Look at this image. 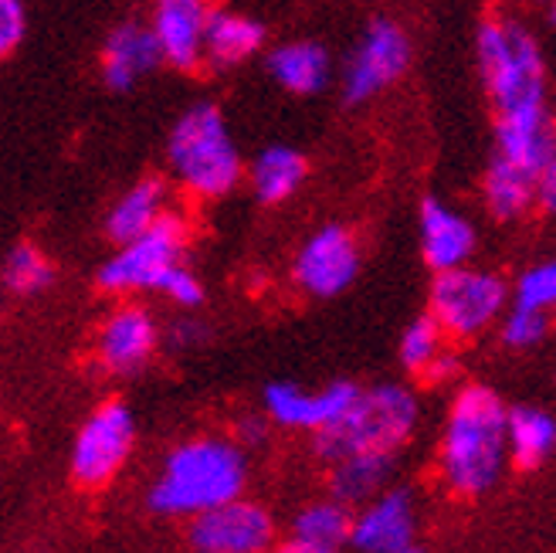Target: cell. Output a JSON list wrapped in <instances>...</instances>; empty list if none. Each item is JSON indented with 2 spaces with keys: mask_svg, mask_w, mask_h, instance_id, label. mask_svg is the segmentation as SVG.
I'll list each match as a JSON object with an SVG mask.
<instances>
[{
  "mask_svg": "<svg viewBox=\"0 0 556 553\" xmlns=\"http://www.w3.org/2000/svg\"><path fill=\"white\" fill-rule=\"evenodd\" d=\"M509 411L489 387H465L455 398L438 449V473L448 492L479 500L506 473Z\"/></svg>",
  "mask_w": 556,
  "mask_h": 553,
  "instance_id": "6da1fadb",
  "label": "cell"
},
{
  "mask_svg": "<svg viewBox=\"0 0 556 553\" xmlns=\"http://www.w3.org/2000/svg\"><path fill=\"white\" fill-rule=\"evenodd\" d=\"M244 479V455L231 441L193 438L166 455L147 503L160 516H198L238 500Z\"/></svg>",
  "mask_w": 556,
  "mask_h": 553,
  "instance_id": "7a4b0ae2",
  "label": "cell"
},
{
  "mask_svg": "<svg viewBox=\"0 0 556 553\" xmlns=\"http://www.w3.org/2000/svg\"><path fill=\"white\" fill-rule=\"evenodd\" d=\"M476 48L495 120L546 109V65L526 27L509 17H489L479 27Z\"/></svg>",
  "mask_w": 556,
  "mask_h": 553,
  "instance_id": "3957f363",
  "label": "cell"
},
{
  "mask_svg": "<svg viewBox=\"0 0 556 553\" xmlns=\"http://www.w3.org/2000/svg\"><path fill=\"white\" fill-rule=\"evenodd\" d=\"M417 428V401L410 391L380 384L359 391L356 401L329 428L316 431V455L332 465L350 455H397V449Z\"/></svg>",
  "mask_w": 556,
  "mask_h": 553,
  "instance_id": "277c9868",
  "label": "cell"
},
{
  "mask_svg": "<svg viewBox=\"0 0 556 553\" xmlns=\"http://www.w3.org/2000/svg\"><path fill=\"white\" fill-rule=\"evenodd\" d=\"M166 160H170L174 177L198 198H220L241 180V156L225 116L211 102L187 109L177 120L170 143H166Z\"/></svg>",
  "mask_w": 556,
  "mask_h": 553,
  "instance_id": "5b68a950",
  "label": "cell"
},
{
  "mask_svg": "<svg viewBox=\"0 0 556 553\" xmlns=\"http://www.w3.org/2000/svg\"><path fill=\"white\" fill-rule=\"evenodd\" d=\"M506 306V282L479 268L438 272L431 286V316L455 340H471L489 329Z\"/></svg>",
  "mask_w": 556,
  "mask_h": 553,
  "instance_id": "8992f818",
  "label": "cell"
},
{
  "mask_svg": "<svg viewBox=\"0 0 556 553\" xmlns=\"http://www.w3.org/2000/svg\"><path fill=\"white\" fill-rule=\"evenodd\" d=\"M184 241H187L184 221L174 214H163L150 231L126 241L119 252L102 265L99 289H105V292L160 289L163 275L174 265H180Z\"/></svg>",
  "mask_w": 556,
  "mask_h": 553,
  "instance_id": "52a82bcc",
  "label": "cell"
},
{
  "mask_svg": "<svg viewBox=\"0 0 556 553\" xmlns=\"http://www.w3.org/2000/svg\"><path fill=\"white\" fill-rule=\"evenodd\" d=\"M132 414L123 401H109L81 425L72 449V479L86 489H99L113 479L132 449Z\"/></svg>",
  "mask_w": 556,
  "mask_h": 553,
  "instance_id": "ba28073f",
  "label": "cell"
},
{
  "mask_svg": "<svg viewBox=\"0 0 556 553\" xmlns=\"http://www.w3.org/2000/svg\"><path fill=\"white\" fill-rule=\"evenodd\" d=\"M407 62H410L407 35L394 21H374L346 65V78H343L346 102L359 105L383 92L387 86H394L404 75Z\"/></svg>",
  "mask_w": 556,
  "mask_h": 553,
  "instance_id": "9c48e42d",
  "label": "cell"
},
{
  "mask_svg": "<svg viewBox=\"0 0 556 553\" xmlns=\"http://www.w3.org/2000/svg\"><path fill=\"white\" fill-rule=\"evenodd\" d=\"M271 516L241 500L190 516L187 527V543L198 553H262L271 546Z\"/></svg>",
  "mask_w": 556,
  "mask_h": 553,
  "instance_id": "30bf717a",
  "label": "cell"
},
{
  "mask_svg": "<svg viewBox=\"0 0 556 553\" xmlns=\"http://www.w3.org/2000/svg\"><path fill=\"white\" fill-rule=\"evenodd\" d=\"M356 268H359V252L353 235L346 228L329 225L302 244V252L295 259V282L309 296L326 299L343 292L356 279Z\"/></svg>",
  "mask_w": 556,
  "mask_h": 553,
  "instance_id": "8fae6325",
  "label": "cell"
},
{
  "mask_svg": "<svg viewBox=\"0 0 556 553\" xmlns=\"http://www.w3.org/2000/svg\"><path fill=\"white\" fill-rule=\"evenodd\" d=\"M350 543L359 553H414L417 550V513L407 489L380 492L353 516Z\"/></svg>",
  "mask_w": 556,
  "mask_h": 553,
  "instance_id": "7c38bea8",
  "label": "cell"
},
{
  "mask_svg": "<svg viewBox=\"0 0 556 553\" xmlns=\"http://www.w3.org/2000/svg\"><path fill=\"white\" fill-rule=\"evenodd\" d=\"M359 387L350 380L329 384L319 394H305L295 384H268L265 387V411L275 425L282 428H302V431H323L337 418H343V411L356 401Z\"/></svg>",
  "mask_w": 556,
  "mask_h": 553,
  "instance_id": "4fadbf2b",
  "label": "cell"
},
{
  "mask_svg": "<svg viewBox=\"0 0 556 553\" xmlns=\"http://www.w3.org/2000/svg\"><path fill=\"white\" fill-rule=\"evenodd\" d=\"M211 4L207 0H156L153 4V32L163 48V62L180 72H193L204 62Z\"/></svg>",
  "mask_w": 556,
  "mask_h": 553,
  "instance_id": "5bb4252c",
  "label": "cell"
},
{
  "mask_svg": "<svg viewBox=\"0 0 556 553\" xmlns=\"http://www.w3.org/2000/svg\"><path fill=\"white\" fill-rule=\"evenodd\" d=\"M156 347L153 316L139 306H123L102 323L99 361L109 374H132L143 367Z\"/></svg>",
  "mask_w": 556,
  "mask_h": 553,
  "instance_id": "9a60e30c",
  "label": "cell"
},
{
  "mask_svg": "<svg viewBox=\"0 0 556 553\" xmlns=\"http://www.w3.org/2000/svg\"><path fill=\"white\" fill-rule=\"evenodd\" d=\"M495 156H506L530 174H543L556 156V123L546 109L495 120Z\"/></svg>",
  "mask_w": 556,
  "mask_h": 553,
  "instance_id": "2e32d148",
  "label": "cell"
},
{
  "mask_svg": "<svg viewBox=\"0 0 556 553\" xmlns=\"http://www.w3.org/2000/svg\"><path fill=\"white\" fill-rule=\"evenodd\" d=\"M156 62H163V48L156 41L153 27L123 24L105 41V51H102V78H105L109 89L126 92V89L136 86V78H143L147 72H153Z\"/></svg>",
  "mask_w": 556,
  "mask_h": 553,
  "instance_id": "e0dca14e",
  "label": "cell"
},
{
  "mask_svg": "<svg viewBox=\"0 0 556 553\" xmlns=\"http://www.w3.org/2000/svg\"><path fill=\"white\" fill-rule=\"evenodd\" d=\"M421 248L434 272L458 268L476 252V228L448 204L428 198L421 204Z\"/></svg>",
  "mask_w": 556,
  "mask_h": 553,
  "instance_id": "ac0fdd59",
  "label": "cell"
},
{
  "mask_svg": "<svg viewBox=\"0 0 556 553\" xmlns=\"http://www.w3.org/2000/svg\"><path fill=\"white\" fill-rule=\"evenodd\" d=\"M353 537V516L343 500H323L305 506L292 519V537L286 550L295 553H337Z\"/></svg>",
  "mask_w": 556,
  "mask_h": 553,
  "instance_id": "d6986e66",
  "label": "cell"
},
{
  "mask_svg": "<svg viewBox=\"0 0 556 553\" xmlns=\"http://www.w3.org/2000/svg\"><path fill=\"white\" fill-rule=\"evenodd\" d=\"M482 190H485V208L498 221H513L530 211L533 201H540V174H530L506 156H495Z\"/></svg>",
  "mask_w": 556,
  "mask_h": 553,
  "instance_id": "ffe728a7",
  "label": "cell"
},
{
  "mask_svg": "<svg viewBox=\"0 0 556 553\" xmlns=\"http://www.w3.org/2000/svg\"><path fill=\"white\" fill-rule=\"evenodd\" d=\"M268 68L282 89L295 96H313L329 78V54L313 41H289L271 51Z\"/></svg>",
  "mask_w": 556,
  "mask_h": 553,
  "instance_id": "44dd1931",
  "label": "cell"
},
{
  "mask_svg": "<svg viewBox=\"0 0 556 553\" xmlns=\"http://www.w3.org/2000/svg\"><path fill=\"white\" fill-rule=\"evenodd\" d=\"M163 198H166V187L156 177H143L139 184H132L119 198V204L113 208V214H109V238L126 244L143 231H150L166 214Z\"/></svg>",
  "mask_w": 556,
  "mask_h": 553,
  "instance_id": "7402d4cb",
  "label": "cell"
},
{
  "mask_svg": "<svg viewBox=\"0 0 556 553\" xmlns=\"http://www.w3.org/2000/svg\"><path fill=\"white\" fill-rule=\"evenodd\" d=\"M262 38H265L262 24L248 21L241 14H231V11H211L204 54L217 68H228V65L244 62L248 54H255L262 48Z\"/></svg>",
  "mask_w": 556,
  "mask_h": 553,
  "instance_id": "603a6c76",
  "label": "cell"
},
{
  "mask_svg": "<svg viewBox=\"0 0 556 553\" xmlns=\"http://www.w3.org/2000/svg\"><path fill=\"white\" fill-rule=\"evenodd\" d=\"M394 455H380V452H367V455H350L332 462V495L343 500L346 506L353 503H370L374 495H380L387 476H391Z\"/></svg>",
  "mask_w": 556,
  "mask_h": 553,
  "instance_id": "cb8c5ba5",
  "label": "cell"
},
{
  "mask_svg": "<svg viewBox=\"0 0 556 553\" xmlns=\"http://www.w3.org/2000/svg\"><path fill=\"white\" fill-rule=\"evenodd\" d=\"M305 156L289 150V147H271L265 153H258V160L252 163V190L262 204H282L289 201L295 187L305 180Z\"/></svg>",
  "mask_w": 556,
  "mask_h": 553,
  "instance_id": "d4e9b609",
  "label": "cell"
},
{
  "mask_svg": "<svg viewBox=\"0 0 556 553\" xmlns=\"http://www.w3.org/2000/svg\"><path fill=\"white\" fill-rule=\"evenodd\" d=\"M556 449V422L540 407L509 411V455L519 468H536Z\"/></svg>",
  "mask_w": 556,
  "mask_h": 553,
  "instance_id": "484cf974",
  "label": "cell"
},
{
  "mask_svg": "<svg viewBox=\"0 0 556 553\" xmlns=\"http://www.w3.org/2000/svg\"><path fill=\"white\" fill-rule=\"evenodd\" d=\"M51 262L41 255V248L35 244H17L11 248V255L4 262V286L17 296H35L51 282Z\"/></svg>",
  "mask_w": 556,
  "mask_h": 553,
  "instance_id": "4316f807",
  "label": "cell"
},
{
  "mask_svg": "<svg viewBox=\"0 0 556 553\" xmlns=\"http://www.w3.org/2000/svg\"><path fill=\"white\" fill-rule=\"evenodd\" d=\"M441 343H444V329L434 316L414 319L401 340V364L410 374H428L441 356Z\"/></svg>",
  "mask_w": 556,
  "mask_h": 553,
  "instance_id": "83f0119b",
  "label": "cell"
},
{
  "mask_svg": "<svg viewBox=\"0 0 556 553\" xmlns=\"http://www.w3.org/2000/svg\"><path fill=\"white\" fill-rule=\"evenodd\" d=\"M516 302L533 310H556V259L526 268L516 282Z\"/></svg>",
  "mask_w": 556,
  "mask_h": 553,
  "instance_id": "f1b7e54d",
  "label": "cell"
},
{
  "mask_svg": "<svg viewBox=\"0 0 556 553\" xmlns=\"http://www.w3.org/2000/svg\"><path fill=\"white\" fill-rule=\"evenodd\" d=\"M549 329L546 310H533V306H519L509 313V319L503 323V343L513 350H530L536 347Z\"/></svg>",
  "mask_w": 556,
  "mask_h": 553,
  "instance_id": "f546056e",
  "label": "cell"
},
{
  "mask_svg": "<svg viewBox=\"0 0 556 553\" xmlns=\"http://www.w3.org/2000/svg\"><path fill=\"white\" fill-rule=\"evenodd\" d=\"M156 292L170 296L174 302H180V306H187V310L201 306V302H204V286L198 282V275H193L190 268H184V265H174L170 272H166Z\"/></svg>",
  "mask_w": 556,
  "mask_h": 553,
  "instance_id": "4dcf8cb0",
  "label": "cell"
},
{
  "mask_svg": "<svg viewBox=\"0 0 556 553\" xmlns=\"http://www.w3.org/2000/svg\"><path fill=\"white\" fill-rule=\"evenodd\" d=\"M24 4L21 0H0V51L11 54L24 38Z\"/></svg>",
  "mask_w": 556,
  "mask_h": 553,
  "instance_id": "1f68e13d",
  "label": "cell"
},
{
  "mask_svg": "<svg viewBox=\"0 0 556 553\" xmlns=\"http://www.w3.org/2000/svg\"><path fill=\"white\" fill-rule=\"evenodd\" d=\"M540 204L556 214V156L549 160V167L540 174Z\"/></svg>",
  "mask_w": 556,
  "mask_h": 553,
  "instance_id": "d6a6232c",
  "label": "cell"
},
{
  "mask_svg": "<svg viewBox=\"0 0 556 553\" xmlns=\"http://www.w3.org/2000/svg\"><path fill=\"white\" fill-rule=\"evenodd\" d=\"M549 21H556V0H553V8H549Z\"/></svg>",
  "mask_w": 556,
  "mask_h": 553,
  "instance_id": "836d02e7",
  "label": "cell"
}]
</instances>
